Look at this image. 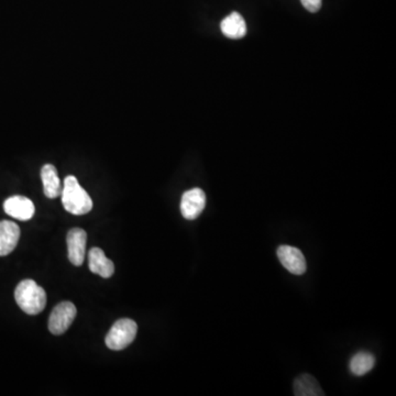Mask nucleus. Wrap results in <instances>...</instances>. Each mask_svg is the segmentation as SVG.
<instances>
[{
	"mask_svg": "<svg viewBox=\"0 0 396 396\" xmlns=\"http://www.w3.org/2000/svg\"><path fill=\"white\" fill-rule=\"evenodd\" d=\"M61 196L63 207L72 215H86L93 209L92 198L73 175H68L64 179Z\"/></svg>",
	"mask_w": 396,
	"mask_h": 396,
	"instance_id": "nucleus-1",
	"label": "nucleus"
},
{
	"mask_svg": "<svg viewBox=\"0 0 396 396\" xmlns=\"http://www.w3.org/2000/svg\"><path fill=\"white\" fill-rule=\"evenodd\" d=\"M18 306L28 315H38L43 312L46 305V293L33 280H24L15 291Z\"/></svg>",
	"mask_w": 396,
	"mask_h": 396,
	"instance_id": "nucleus-2",
	"label": "nucleus"
},
{
	"mask_svg": "<svg viewBox=\"0 0 396 396\" xmlns=\"http://www.w3.org/2000/svg\"><path fill=\"white\" fill-rule=\"evenodd\" d=\"M137 333L138 325L135 324V321L129 318L119 319L107 333L105 343L110 350H123L132 343Z\"/></svg>",
	"mask_w": 396,
	"mask_h": 396,
	"instance_id": "nucleus-3",
	"label": "nucleus"
},
{
	"mask_svg": "<svg viewBox=\"0 0 396 396\" xmlns=\"http://www.w3.org/2000/svg\"><path fill=\"white\" fill-rule=\"evenodd\" d=\"M78 314L75 305L71 302H62L56 305L48 317V330L58 336L66 333Z\"/></svg>",
	"mask_w": 396,
	"mask_h": 396,
	"instance_id": "nucleus-4",
	"label": "nucleus"
},
{
	"mask_svg": "<svg viewBox=\"0 0 396 396\" xmlns=\"http://www.w3.org/2000/svg\"><path fill=\"white\" fill-rule=\"evenodd\" d=\"M68 260L73 266H80L84 264L86 254L88 234L82 228H73L68 231Z\"/></svg>",
	"mask_w": 396,
	"mask_h": 396,
	"instance_id": "nucleus-5",
	"label": "nucleus"
},
{
	"mask_svg": "<svg viewBox=\"0 0 396 396\" xmlns=\"http://www.w3.org/2000/svg\"><path fill=\"white\" fill-rule=\"evenodd\" d=\"M276 254L282 266L290 273L294 276H303L306 272V260L300 249H297L295 246H278Z\"/></svg>",
	"mask_w": 396,
	"mask_h": 396,
	"instance_id": "nucleus-6",
	"label": "nucleus"
},
{
	"mask_svg": "<svg viewBox=\"0 0 396 396\" xmlns=\"http://www.w3.org/2000/svg\"><path fill=\"white\" fill-rule=\"evenodd\" d=\"M206 206V195L203 189H189L182 196L181 213L187 220H194L199 217Z\"/></svg>",
	"mask_w": 396,
	"mask_h": 396,
	"instance_id": "nucleus-7",
	"label": "nucleus"
},
{
	"mask_svg": "<svg viewBox=\"0 0 396 396\" xmlns=\"http://www.w3.org/2000/svg\"><path fill=\"white\" fill-rule=\"evenodd\" d=\"M6 214L16 218V219L30 220L36 213V207L31 199L24 196H12L7 198L4 203Z\"/></svg>",
	"mask_w": 396,
	"mask_h": 396,
	"instance_id": "nucleus-8",
	"label": "nucleus"
},
{
	"mask_svg": "<svg viewBox=\"0 0 396 396\" xmlns=\"http://www.w3.org/2000/svg\"><path fill=\"white\" fill-rule=\"evenodd\" d=\"M20 239V228L9 220L0 222V256H8L17 246Z\"/></svg>",
	"mask_w": 396,
	"mask_h": 396,
	"instance_id": "nucleus-9",
	"label": "nucleus"
},
{
	"mask_svg": "<svg viewBox=\"0 0 396 396\" xmlns=\"http://www.w3.org/2000/svg\"><path fill=\"white\" fill-rule=\"evenodd\" d=\"M88 266L90 272L104 278H109L115 273V264L99 248H92L88 252Z\"/></svg>",
	"mask_w": 396,
	"mask_h": 396,
	"instance_id": "nucleus-10",
	"label": "nucleus"
},
{
	"mask_svg": "<svg viewBox=\"0 0 396 396\" xmlns=\"http://www.w3.org/2000/svg\"><path fill=\"white\" fill-rule=\"evenodd\" d=\"M44 195L50 199L58 197L62 193V183L58 177V170L54 165H46L41 169Z\"/></svg>",
	"mask_w": 396,
	"mask_h": 396,
	"instance_id": "nucleus-11",
	"label": "nucleus"
},
{
	"mask_svg": "<svg viewBox=\"0 0 396 396\" xmlns=\"http://www.w3.org/2000/svg\"><path fill=\"white\" fill-rule=\"evenodd\" d=\"M220 28H222V33L229 39H240L246 33V21L242 16L236 11L232 12L228 17L222 20Z\"/></svg>",
	"mask_w": 396,
	"mask_h": 396,
	"instance_id": "nucleus-12",
	"label": "nucleus"
},
{
	"mask_svg": "<svg viewBox=\"0 0 396 396\" xmlns=\"http://www.w3.org/2000/svg\"><path fill=\"white\" fill-rule=\"evenodd\" d=\"M294 395L296 396H324L325 393L317 380L311 375H300L294 381Z\"/></svg>",
	"mask_w": 396,
	"mask_h": 396,
	"instance_id": "nucleus-13",
	"label": "nucleus"
},
{
	"mask_svg": "<svg viewBox=\"0 0 396 396\" xmlns=\"http://www.w3.org/2000/svg\"><path fill=\"white\" fill-rule=\"evenodd\" d=\"M375 358L372 353H367V351H360L355 353L351 358L350 363H349V369L351 373L357 377H363V375L369 373L371 370L375 368Z\"/></svg>",
	"mask_w": 396,
	"mask_h": 396,
	"instance_id": "nucleus-14",
	"label": "nucleus"
},
{
	"mask_svg": "<svg viewBox=\"0 0 396 396\" xmlns=\"http://www.w3.org/2000/svg\"><path fill=\"white\" fill-rule=\"evenodd\" d=\"M301 3L309 12H317L321 8V0H301Z\"/></svg>",
	"mask_w": 396,
	"mask_h": 396,
	"instance_id": "nucleus-15",
	"label": "nucleus"
}]
</instances>
